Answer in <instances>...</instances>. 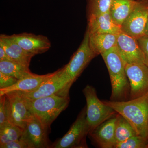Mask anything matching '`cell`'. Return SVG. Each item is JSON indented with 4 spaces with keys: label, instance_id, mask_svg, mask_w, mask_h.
<instances>
[{
    "label": "cell",
    "instance_id": "6da1fadb",
    "mask_svg": "<svg viewBox=\"0 0 148 148\" xmlns=\"http://www.w3.org/2000/svg\"><path fill=\"white\" fill-rule=\"evenodd\" d=\"M131 125L136 134L148 141V92L128 101H103Z\"/></svg>",
    "mask_w": 148,
    "mask_h": 148
},
{
    "label": "cell",
    "instance_id": "7a4b0ae2",
    "mask_svg": "<svg viewBox=\"0 0 148 148\" xmlns=\"http://www.w3.org/2000/svg\"><path fill=\"white\" fill-rule=\"evenodd\" d=\"M22 98L33 115L48 128L68 107L70 102L69 95L54 94L34 100Z\"/></svg>",
    "mask_w": 148,
    "mask_h": 148
},
{
    "label": "cell",
    "instance_id": "3957f363",
    "mask_svg": "<svg viewBox=\"0 0 148 148\" xmlns=\"http://www.w3.org/2000/svg\"><path fill=\"white\" fill-rule=\"evenodd\" d=\"M108 71L111 86V101H121L126 98L130 89L125 65L116 46L101 54Z\"/></svg>",
    "mask_w": 148,
    "mask_h": 148
},
{
    "label": "cell",
    "instance_id": "277c9868",
    "mask_svg": "<svg viewBox=\"0 0 148 148\" xmlns=\"http://www.w3.org/2000/svg\"><path fill=\"white\" fill-rule=\"evenodd\" d=\"M83 92L86 100V117L90 133L104 122L115 116L116 112L98 98L92 86L87 85Z\"/></svg>",
    "mask_w": 148,
    "mask_h": 148
},
{
    "label": "cell",
    "instance_id": "5b68a950",
    "mask_svg": "<svg viewBox=\"0 0 148 148\" xmlns=\"http://www.w3.org/2000/svg\"><path fill=\"white\" fill-rule=\"evenodd\" d=\"M73 82L64 71V68L56 71L54 75L42 84L34 91H19L23 98L29 100L47 97L50 95H69V89Z\"/></svg>",
    "mask_w": 148,
    "mask_h": 148
},
{
    "label": "cell",
    "instance_id": "8992f818",
    "mask_svg": "<svg viewBox=\"0 0 148 148\" xmlns=\"http://www.w3.org/2000/svg\"><path fill=\"white\" fill-rule=\"evenodd\" d=\"M90 128L86 117V107L83 109L75 121L64 137L51 146L53 148H87L86 137Z\"/></svg>",
    "mask_w": 148,
    "mask_h": 148
},
{
    "label": "cell",
    "instance_id": "52a82bcc",
    "mask_svg": "<svg viewBox=\"0 0 148 148\" xmlns=\"http://www.w3.org/2000/svg\"><path fill=\"white\" fill-rule=\"evenodd\" d=\"M148 19V0H136L135 5L121 27L122 32L138 39L144 36Z\"/></svg>",
    "mask_w": 148,
    "mask_h": 148
},
{
    "label": "cell",
    "instance_id": "ba28073f",
    "mask_svg": "<svg viewBox=\"0 0 148 148\" xmlns=\"http://www.w3.org/2000/svg\"><path fill=\"white\" fill-rule=\"evenodd\" d=\"M89 37V31L87 29L79 47L72 56L69 63L63 67L64 71L73 83L90 61L97 56L90 48Z\"/></svg>",
    "mask_w": 148,
    "mask_h": 148
},
{
    "label": "cell",
    "instance_id": "9c48e42d",
    "mask_svg": "<svg viewBox=\"0 0 148 148\" xmlns=\"http://www.w3.org/2000/svg\"><path fill=\"white\" fill-rule=\"evenodd\" d=\"M8 103V120L23 130L27 123L35 116L25 105L18 91H13L5 94Z\"/></svg>",
    "mask_w": 148,
    "mask_h": 148
},
{
    "label": "cell",
    "instance_id": "30bf717a",
    "mask_svg": "<svg viewBox=\"0 0 148 148\" xmlns=\"http://www.w3.org/2000/svg\"><path fill=\"white\" fill-rule=\"evenodd\" d=\"M130 84V100L148 92V67L144 64H124Z\"/></svg>",
    "mask_w": 148,
    "mask_h": 148
},
{
    "label": "cell",
    "instance_id": "8fae6325",
    "mask_svg": "<svg viewBox=\"0 0 148 148\" xmlns=\"http://www.w3.org/2000/svg\"><path fill=\"white\" fill-rule=\"evenodd\" d=\"M116 47L124 64H145L144 54L136 39L121 31L117 35Z\"/></svg>",
    "mask_w": 148,
    "mask_h": 148
},
{
    "label": "cell",
    "instance_id": "7c38bea8",
    "mask_svg": "<svg viewBox=\"0 0 148 148\" xmlns=\"http://www.w3.org/2000/svg\"><path fill=\"white\" fill-rule=\"evenodd\" d=\"M48 129L35 117L27 123L19 139L24 141L29 148L50 147L48 137Z\"/></svg>",
    "mask_w": 148,
    "mask_h": 148
},
{
    "label": "cell",
    "instance_id": "4fadbf2b",
    "mask_svg": "<svg viewBox=\"0 0 148 148\" xmlns=\"http://www.w3.org/2000/svg\"><path fill=\"white\" fill-rule=\"evenodd\" d=\"M10 36L24 50L34 56L46 52L51 47L48 38L42 35L23 33Z\"/></svg>",
    "mask_w": 148,
    "mask_h": 148
},
{
    "label": "cell",
    "instance_id": "5bb4252c",
    "mask_svg": "<svg viewBox=\"0 0 148 148\" xmlns=\"http://www.w3.org/2000/svg\"><path fill=\"white\" fill-rule=\"evenodd\" d=\"M116 121V115L104 122L89 133L100 147H115L116 144L115 138Z\"/></svg>",
    "mask_w": 148,
    "mask_h": 148
},
{
    "label": "cell",
    "instance_id": "9a60e30c",
    "mask_svg": "<svg viewBox=\"0 0 148 148\" xmlns=\"http://www.w3.org/2000/svg\"><path fill=\"white\" fill-rule=\"evenodd\" d=\"M87 29L90 34H118L121 27L113 20L110 11L106 13L88 16Z\"/></svg>",
    "mask_w": 148,
    "mask_h": 148
},
{
    "label": "cell",
    "instance_id": "2e32d148",
    "mask_svg": "<svg viewBox=\"0 0 148 148\" xmlns=\"http://www.w3.org/2000/svg\"><path fill=\"white\" fill-rule=\"evenodd\" d=\"M0 46L14 61L29 68L32 57L34 56L24 50L10 36L1 35Z\"/></svg>",
    "mask_w": 148,
    "mask_h": 148
},
{
    "label": "cell",
    "instance_id": "e0dca14e",
    "mask_svg": "<svg viewBox=\"0 0 148 148\" xmlns=\"http://www.w3.org/2000/svg\"><path fill=\"white\" fill-rule=\"evenodd\" d=\"M56 71L44 75L35 74L32 76L18 80L13 85L0 89V96L13 91L32 92L36 90L40 86L55 75Z\"/></svg>",
    "mask_w": 148,
    "mask_h": 148
},
{
    "label": "cell",
    "instance_id": "ac0fdd59",
    "mask_svg": "<svg viewBox=\"0 0 148 148\" xmlns=\"http://www.w3.org/2000/svg\"><path fill=\"white\" fill-rule=\"evenodd\" d=\"M117 35L112 34H89L90 48L96 55H101L116 46Z\"/></svg>",
    "mask_w": 148,
    "mask_h": 148
},
{
    "label": "cell",
    "instance_id": "d6986e66",
    "mask_svg": "<svg viewBox=\"0 0 148 148\" xmlns=\"http://www.w3.org/2000/svg\"><path fill=\"white\" fill-rule=\"evenodd\" d=\"M136 0H112L110 12L113 20L120 27L135 5Z\"/></svg>",
    "mask_w": 148,
    "mask_h": 148
},
{
    "label": "cell",
    "instance_id": "ffe728a7",
    "mask_svg": "<svg viewBox=\"0 0 148 148\" xmlns=\"http://www.w3.org/2000/svg\"><path fill=\"white\" fill-rule=\"evenodd\" d=\"M0 72L14 77L18 80L32 76L36 74L31 72L29 68L9 60H0Z\"/></svg>",
    "mask_w": 148,
    "mask_h": 148
},
{
    "label": "cell",
    "instance_id": "44dd1931",
    "mask_svg": "<svg viewBox=\"0 0 148 148\" xmlns=\"http://www.w3.org/2000/svg\"><path fill=\"white\" fill-rule=\"evenodd\" d=\"M137 135L135 130L128 122L121 115L119 114L117 115L115 127L116 144Z\"/></svg>",
    "mask_w": 148,
    "mask_h": 148
},
{
    "label": "cell",
    "instance_id": "7402d4cb",
    "mask_svg": "<svg viewBox=\"0 0 148 148\" xmlns=\"http://www.w3.org/2000/svg\"><path fill=\"white\" fill-rule=\"evenodd\" d=\"M23 130L8 121L0 125V145L19 140Z\"/></svg>",
    "mask_w": 148,
    "mask_h": 148
},
{
    "label": "cell",
    "instance_id": "603a6c76",
    "mask_svg": "<svg viewBox=\"0 0 148 148\" xmlns=\"http://www.w3.org/2000/svg\"><path fill=\"white\" fill-rule=\"evenodd\" d=\"M112 0H87L88 16L101 14L109 11Z\"/></svg>",
    "mask_w": 148,
    "mask_h": 148
},
{
    "label": "cell",
    "instance_id": "cb8c5ba5",
    "mask_svg": "<svg viewBox=\"0 0 148 148\" xmlns=\"http://www.w3.org/2000/svg\"><path fill=\"white\" fill-rule=\"evenodd\" d=\"M115 148H148V141L139 135L117 143Z\"/></svg>",
    "mask_w": 148,
    "mask_h": 148
},
{
    "label": "cell",
    "instance_id": "d4e9b609",
    "mask_svg": "<svg viewBox=\"0 0 148 148\" xmlns=\"http://www.w3.org/2000/svg\"><path fill=\"white\" fill-rule=\"evenodd\" d=\"M8 103L6 95L0 96V125L8 121Z\"/></svg>",
    "mask_w": 148,
    "mask_h": 148
},
{
    "label": "cell",
    "instance_id": "484cf974",
    "mask_svg": "<svg viewBox=\"0 0 148 148\" xmlns=\"http://www.w3.org/2000/svg\"><path fill=\"white\" fill-rule=\"evenodd\" d=\"M18 80L14 77L0 72V89L6 88L13 85Z\"/></svg>",
    "mask_w": 148,
    "mask_h": 148
},
{
    "label": "cell",
    "instance_id": "4316f807",
    "mask_svg": "<svg viewBox=\"0 0 148 148\" xmlns=\"http://www.w3.org/2000/svg\"><path fill=\"white\" fill-rule=\"evenodd\" d=\"M145 58V64L148 67V36H143L137 39Z\"/></svg>",
    "mask_w": 148,
    "mask_h": 148
},
{
    "label": "cell",
    "instance_id": "83f0119b",
    "mask_svg": "<svg viewBox=\"0 0 148 148\" xmlns=\"http://www.w3.org/2000/svg\"><path fill=\"white\" fill-rule=\"evenodd\" d=\"M1 148H29L28 145L24 141L19 140L12 141L0 145Z\"/></svg>",
    "mask_w": 148,
    "mask_h": 148
},
{
    "label": "cell",
    "instance_id": "f1b7e54d",
    "mask_svg": "<svg viewBox=\"0 0 148 148\" xmlns=\"http://www.w3.org/2000/svg\"><path fill=\"white\" fill-rule=\"evenodd\" d=\"M0 60H9V61H13L8 55L7 53H6L3 48L1 46H0Z\"/></svg>",
    "mask_w": 148,
    "mask_h": 148
},
{
    "label": "cell",
    "instance_id": "f546056e",
    "mask_svg": "<svg viewBox=\"0 0 148 148\" xmlns=\"http://www.w3.org/2000/svg\"><path fill=\"white\" fill-rule=\"evenodd\" d=\"M144 36H148V19L146 23L145 31H144Z\"/></svg>",
    "mask_w": 148,
    "mask_h": 148
}]
</instances>
